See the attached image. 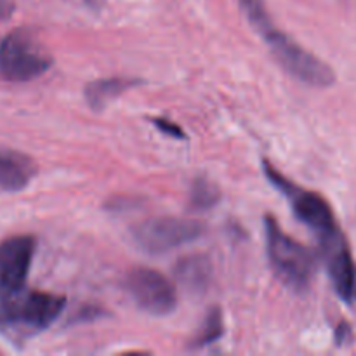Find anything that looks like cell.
Segmentation results:
<instances>
[{"label":"cell","mask_w":356,"mask_h":356,"mask_svg":"<svg viewBox=\"0 0 356 356\" xmlns=\"http://www.w3.org/2000/svg\"><path fill=\"white\" fill-rule=\"evenodd\" d=\"M268 257L275 275L294 291H305L315 273V256L308 247L299 243L282 229L273 216L264 218Z\"/></svg>","instance_id":"obj_1"},{"label":"cell","mask_w":356,"mask_h":356,"mask_svg":"<svg viewBox=\"0 0 356 356\" xmlns=\"http://www.w3.org/2000/svg\"><path fill=\"white\" fill-rule=\"evenodd\" d=\"M66 305L63 296L23 287L13 294H0V327L14 330L47 329Z\"/></svg>","instance_id":"obj_2"},{"label":"cell","mask_w":356,"mask_h":356,"mask_svg":"<svg viewBox=\"0 0 356 356\" xmlns=\"http://www.w3.org/2000/svg\"><path fill=\"white\" fill-rule=\"evenodd\" d=\"M257 33L266 42L275 59L296 79L313 87H329L330 83H334L336 75L332 68L306 51L298 42L292 40L287 33L278 30L273 21L257 30Z\"/></svg>","instance_id":"obj_3"},{"label":"cell","mask_w":356,"mask_h":356,"mask_svg":"<svg viewBox=\"0 0 356 356\" xmlns=\"http://www.w3.org/2000/svg\"><path fill=\"white\" fill-rule=\"evenodd\" d=\"M52 66L47 49L28 30H14L0 44V75L13 82H28Z\"/></svg>","instance_id":"obj_4"},{"label":"cell","mask_w":356,"mask_h":356,"mask_svg":"<svg viewBox=\"0 0 356 356\" xmlns=\"http://www.w3.org/2000/svg\"><path fill=\"white\" fill-rule=\"evenodd\" d=\"M204 232L205 226L197 219L152 218L138 222L132 228V236L145 252L163 254L200 238Z\"/></svg>","instance_id":"obj_5"},{"label":"cell","mask_w":356,"mask_h":356,"mask_svg":"<svg viewBox=\"0 0 356 356\" xmlns=\"http://www.w3.org/2000/svg\"><path fill=\"white\" fill-rule=\"evenodd\" d=\"M125 289L143 312L155 316L169 315L176 309L174 284L160 271L146 266L132 268L125 277Z\"/></svg>","instance_id":"obj_6"},{"label":"cell","mask_w":356,"mask_h":356,"mask_svg":"<svg viewBox=\"0 0 356 356\" xmlns=\"http://www.w3.org/2000/svg\"><path fill=\"white\" fill-rule=\"evenodd\" d=\"M263 167L268 179H270L282 193L287 195L296 216H298L305 225H308L309 228L315 229L318 235H323V233L337 228L336 221H334L332 209L327 204L325 198L320 197L318 193H313V191L302 190V188L296 186L292 181H289L287 177L282 176L273 165H270L268 160H264Z\"/></svg>","instance_id":"obj_7"},{"label":"cell","mask_w":356,"mask_h":356,"mask_svg":"<svg viewBox=\"0 0 356 356\" xmlns=\"http://www.w3.org/2000/svg\"><path fill=\"white\" fill-rule=\"evenodd\" d=\"M37 240L31 235H14L0 242V294H13L26 284Z\"/></svg>","instance_id":"obj_8"},{"label":"cell","mask_w":356,"mask_h":356,"mask_svg":"<svg viewBox=\"0 0 356 356\" xmlns=\"http://www.w3.org/2000/svg\"><path fill=\"white\" fill-rule=\"evenodd\" d=\"M322 256L325 259L332 284L337 294L348 302L356 301V264L351 257L350 247L339 228L320 235Z\"/></svg>","instance_id":"obj_9"},{"label":"cell","mask_w":356,"mask_h":356,"mask_svg":"<svg viewBox=\"0 0 356 356\" xmlns=\"http://www.w3.org/2000/svg\"><path fill=\"white\" fill-rule=\"evenodd\" d=\"M37 163L14 149H0V190L21 191L37 176Z\"/></svg>","instance_id":"obj_10"},{"label":"cell","mask_w":356,"mask_h":356,"mask_svg":"<svg viewBox=\"0 0 356 356\" xmlns=\"http://www.w3.org/2000/svg\"><path fill=\"white\" fill-rule=\"evenodd\" d=\"M174 275L183 287L190 291L200 292L205 291L212 278V264L207 256L202 254H191L183 257L174 266Z\"/></svg>","instance_id":"obj_11"},{"label":"cell","mask_w":356,"mask_h":356,"mask_svg":"<svg viewBox=\"0 0 356 356\" xmlns=\"http://www.w3.org/2000/svg\"><path fill=\"white\" fill-rule=\"evenodd\" d=\"M139 83H141L139 80L124 79V76L101 79L87 83L83 94H86V101L89 103V106L92 110H103L110 101L117 99L125 90L132 89V87H138Z\"/></svg>","instance_id":"obj_12"},{"label":"cell","mask_w":356,"mask_h":356,"mask_svg":"<svg viewBox=\"0 0 356 356\" xmlns=\"http://www.w3.org/2000/svg\"><path fill=\"white\" fill-rule=\"evenodd\" d=\"M221 200V191L207 177H198L193 181L190 191V209L195 212H204L216 207Z\"/></svg>","instance_id":"obj_13"},{"label":"cell","mask_w":356,"mask_h":356,"mask_svg":"<svg viewBox=\"0 0 356 356\" xmlns=\"http://www.w3.org/2000/svg\"><path fill=\"white\" fill-rule=\"evenodd\" d=\"M222 332H225V322H222L221 308H211L207 316H205V322L202 323L200 330L190 341L188 346H190V350H200V348L218 341L222 336Z\"/></svg>","instance_id":"obj_14"},{"label":"cell","mask_w":356,"mask_h":356,"mask_svg":"<svg viewBox=\"0 0 356 356\" xmlns=\"http://www.w3.org/2000/svg\"><path fill=\"white\" fill-rule=\"evenodd\" d=\"M152 122H153V125H155V127L159 129L160 132H163V134L172 136V138H177V139H183L184 138L183 129H181L177 124H174V122L167 120V118H153Z\"/></svg>","instance_id":"obj_15"},{"label":"cell","mask_w":356,"mask_h":356,"mask_svg":"<svg viewBox=\"0 0 356 356\" xmlns=\"http://www.w3.org/2000/svg\"><path fill=\"white\" fill-rule=\"evenodd\" d=\"M97 316H103V312L97 309L96 306H90V308H83L82 312L75 313V322H83V320H94Z\"/></svg>","instance_id":"obj_16"},{"label":"cell","mask_w":356,"mask_h":356,"mask_svg":"<svg viewBox=\"0 0 356 356\" xmlns=\"http://www.w3.org/2000/svg\"><path fill=\"white\" fill-rule=\"evenodd\" d=\"M346 336H350V327L346 325V323H341L339 325V329H337V332H336V339H337V343H343L344 339H346Z\"/></svg>","instance_id":"obj_17"},{"label":"cell","mask_w":356,"mask_h":356,"mask_svg":"<svg viewBox=\"0 0 356 356\" xmlns=\"http://www.w3.org/2000/svg\"><path fill=\"white\" fill-rule=\"evenodd\" d=\"M10 13V3H7L6 0H0V16H6Z\"/></svg>","instance_id":"obj_18"}]
</instances>
